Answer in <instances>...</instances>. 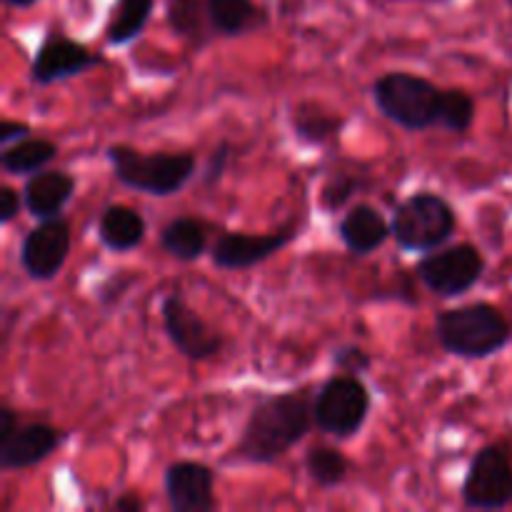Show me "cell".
<instances>
[{
    "instance_id": "6da1fadb",
    "label": "cell",
    "mask_w": 512,
    "mask_h": 512,
    "mask_svg": "<svg viewBox=\"0 0 512 512\" xmlns=\"http://www.w3.org/2000/svg\"><path fill=\"white\" fill-rule=\"evenodd\" d=\"M313 400L308 390H290L260 400L240 435L238 458L253 465L283 458L310 433V425L315 423Z\"/></svg>"
},
{
    "instance_id": "7a4b0ae2",
    "label": "cell",
    "mask_w": 512,
    "mask_h": 512,
    "mask_svg": "<svg viewBox=\"0 0 512 512\" xmlns=\"http://www.w3.org/2000/svg\"><path fill=\"white\" fill-rule=\"evenodd\" d=\"M435 338L445 353L480 360L500 353L510 340L505 315L490 303H470L435 318Z\"/></svg>"
},
{
    "instance_id": "3957f363",
    "label": "cell",
    "mask_w": 512,
    "mask_h": 512,
    "mask_svg": "<svg viewBox=\"0 0 512 512\" xmlns=\"http://www.w3.org/2000/svg\"><path fill=\"white\" fill-rule=\"evenodd\" d=\"M108 160L125 188L165 198L180 193L195 173L190 153H138L130 145H110Z\"/></svg>"
},
{
    "instance_id": "277c9868",
    "label": "cell",
    "mask_w": 512,
    "mask_h": 512,
    "mask_svg": "<svg viewBox=\"0 0 512 512\" xmlns=\"http://www.w3.org/2000/svg\"><path fill=\"white\" fill-rule=\"evenodd\" d=\"M375 105L385 118L398 123L405 130L430 128L440 123V103L443 90L435 88L430 80L413 73H388L375 80Z\"/></svg>"
},
{
    "instance_id": "5b68a950",
    "label": "cell",
    "mask_w": 512,
    "mask_h": 512,
    "mask_svg": "<svg viewBox=\"0 0 512 512\" xmlns=\"http://www.w3.org/2000/svg\"><path fill=\"white\" fill-rule=\"evenodd\" d=\"M393 238L408 253H430L455 230V210L435 193H415L398 205L393 215Z\"/></svg>"
},
{
    "instance_id": "8992f818",
    "label": "cell",
    "mask_w": 512,
    "mask_h": 512,
    "mask_svg": "<svg viewBox=\"0 0 512 512\" xmlns=\"http://www.w3.org/2000/svg\"><path fill=\"white\" fill-rule=\"evenodd\" d=\"M368 410L370 393L355 375H335L313 400L315 425L335 438H353L365 425Z\"/></svg>"
},
{
    "instance_id": "52a82bcc",
    "label": "cell",
    "mask_w": 512,
    "mask_h": 512,
    "mask_svg": "<svg viewBox=\"0 0 512 512\" xmlns=\"http://www.w3.org/2000/svg\"><path fill=\"white\" fill-rule=\"evenodd\" d=\"M415 273L428 290L440 298H458L468 293L485 273V260L475 245L463 243L430 253L415 265Z\"/></svg>"
},
{
    "instance_id": "ba28073f",
    "label": "cell",
    "mask_w": 512,
    "mask_h": 512,
    "mask_svg": "<svg viewBox=\"0 0 512 512\" xmlns=\"http://www.w3.org/2000/svg\"><path fill=\"white\" fill-rule=\"evenodd\" d=\"M463 503L473 510H503L512 503V463L500 445H488L470 463Z\"/></svg>"
},
{
    "instance_id": "9c48e42d",
    "label": "cell",
    "mask_w": 512,
    "mask_h": 512,
    "mask_svg": "<svg viewBox=\"0 0 512 512\" xmlns=\"http://www.w3.org/2000/svg\"><path fill=\"white\" fill-rule=\"evenodd\" d=\"M70 253V223L65 218L40 220L20 245V265L33 280H53Z\"/></svg>"
},
{
    "instance_id": "30bf717a",
    "label": "cell",
    "mask_w": 512,
    "mask_h": 512,
    "mask_svg": "<svg viewBox=\"0 0 512 512\" xmlns=\"http://www.w3.org/2000/svg\"><path fill=\"white\" fill-rule=\"evenodd\" d=\"M163 325L175 348L190 360H208L220 350L223 340L208 328L203 318L180 295H165L160 305Z\"/></svg>"
},
{
    "instance_id": "8fae6325",
    "label": "cell",
    "mask_w": 512,
    "mask_h": 512,
    "mask_svg": "<svg viewBox=\"0 0 512 512\" xmlns=\"http://www.w3.org/2000/svg\"><path fill=\"white\" fill-rule=\"evenodd\" d=\"M100 63H103V58L90 53L88 45L65 38L60 33H50L38 48V53H35L30 73H33L35 83L50 85L65 78H75V75L85 73V70L95 68Z\"/></svg>"
},
{
    "instance_id": "7c38bea8",
    "label": "cell",
    "mask_w": 512,
    "mask_h": 512,
    "mask_svg": "<svg viewBox=\"0 0 512 512\" xmlns=\"http://www.w3.org/2000/svg\"><path fill=\"white\" fill-rule=\"evenodd\" d=\"M295 238V228L278 230L270 235H248V233H225L213 245V263L223 270H248L263 260L273 258Z\"/></svg>"
},
{
    "instance_id": "4fadbf2b",
    "label": "cell",
    "mask_w": 512,
    "mask_h": 512,
    "mask_svg": "<svg viewBox=\"0 0 512 512\" xmlns=\"http://www.w3.org/2000/svg\"><path fill=\"white\" fill-rule=\"evenodd\" d=\"M165 495L175 512H210L215 508L213 470L193 460L173 463L165 470Z\"/></svg>"
},
{
    "instance_id": "5bb4252c",
    "label": "cell",
    "mask_w": 512,
    "mask_h": 512,
    "mask_svg": "<svg viewBox=\"0 0 512 512\" xmlns=\"http://www.w3.org/2000/svg\"><path fill=\"white\" fill-rule=\"evenodd\" d=\"M65 433L50 428L45 423H28L15 428L5 440H0V468L3 470H25L43 463L55 453Z\"/></svg>"
},
{
    "instance_id": "9a60e30c",
    "label": "cell",
    "mask_w": 512,
    "mask_h": 512,
    "mask_svg": "<svg viewBox=\"0 0 512 512\" xmlns=\"http://www.w3.org/2000/svg\"><path fill=\"white\" fill-rule=\"evenodd\" d=\"M75 180L65 170H38L23 188V203L38 220L58 218L65 203L73 198Z\"/></svg>"
},
{
    "instance_id": "2e32d148",
    "label": "cell",
    "mask_w": 512,
    "mask_h": 512,
    "mask_svg": "<svg viewBox=\"0 0 512 512\" xmlns=\"http://www.w3.org/2000/svg\"><path fill=\"white\" fill-rule=\"evenodd\" d=\"M338 233L343 238V243L348 245L350 253L370 255L388 240V235H393V228L385 223V218L373 205H355L340 220Z\"/></svg>"
},
{
    "instance_id": "e0dca14e",
    "label": "cell",
    "mask_w": 512,
    "mask_h": 512,
    "mask_svg": "<svg viewBox=\"0 0 512 512\" xmlns=\"http://www.w3.org/2000/svg\"><path fill=\"white\" fill-rule=\"evenodd\" d=\"M98 233L105 248L113 253H128L143 243L145 220L128 205H110L100 215Z\"/></svg>"
},
{
    "instance_id": "ac0fdd59",
    "label": "cell",
    "mask_w": 512,
    "mask_h": 512,
    "mask_svg": "<svg viewBox=\"0 0 512 512\" xmlns=\"http://www.w3.org/2000/svg\"><path fill=\"white\" fill-rule=\"evenodd\" d=\"M205 10L210 28L225 38L250 33L265 23L263 10L255 8L250 0H208Z\"/></svg>"
},
{
    "instance_id": "d6986e66",
    "label": "cell",
    "mask_w": 512,
    "mask_h": 512,
    "mask_svg": "<svg viewBox=\"0 0 512 512\" xmlns=\"http://www.w3.org/2000/svg\"><path fill=\"white\" fill-rule=\"evenodd\" d=\"M160 245L173 258L193 263L208 248V233L195 218H175L160 233Z\"/></svg>"
},
{
    "instance_id": "ffe728a7",
    "label": "cell",
    "mask_w": 512,
    "mask_h": 512,
    "mask_svg": "<svg viewBox=\"0 0 512 512\" xmlns=\"http://www.w3.org/2000/svg\"><path fill=\"white\" fill-rule=\"evenodd\" d=\"M55 155H58V148H55V143H50V140L25 138L20 140V143L3 148L0 165H3L5 173L10 175H33L38 173V170H43Z\"/></svg>"
},
{
    "instance_id": "44dd1931",
    "label": "cell",
    "mask_w": 512,
    "mask_h": 512,
    "mask_svg": "<svg viewBox=\"0 0 512 512\" xmlns=\"http://www.w3.org/2000/svg\"><path fill=\"white\" fill-rule=\"evenodd\" d=\"M153 13V0H120L108 25V43L125 45L138 38Z\"/></svg>"
},
{
    "instance_id": "7402d4cb",
    "label": "cell",
    "mask_w": 512,
    "mask_h": 512,
    "mask_svg": "<svg viewBox=\"0 0 512 512\" xmlns=\"http://www.w3.org/2000/svg\"><path fill=\"white\" fill-rule=\"evenodd\" d=\"M305 468H308L310 478L325 490L338 488L348 478V460H345V455L340 450L328 448V445L310 448L308 455H305Z\"/></svg>"
},
{
    "instance_id": "603a6c76",
    "label": "cell",
    "mask_w": 512,
    "mask_h": 512,
    "mask_svg": "<svg viewBox=\"0 0 512 512\" xmlns=\"http://www.w3.org/2000/svg\"><path fill=\"white\" fill-rule=\"evenodd\" d=\"M293 123L295 133H298V138H303L305 143H323V140L333 138V135L343 128V118L323 113V110L315 108V105H300Z\"/></svg>"
},
{
    "instance_id": "cb8c5ba5",
    "label": "cell",
    "mask_w": 512,
    "mask_h": 512,
    "mask_svg": "<svg viewBox=\"0 0 512 512\" xmlns=\"http://www.w3.org/2000/svg\"><path fill=\"white\" fill-rule=\"evenodd\" d=\"M168 23L183 38L205 43V20L200 0H168Z\"/></svg>"
},
{
    "instance_id": "d4e9b609",
    "label": "cell",
    "mask_w": 512,
    "mask_h": 512,
    "mask_svg": "<svg viewBox=\"0 0 512 512\" xmlns=\"http://www.w3.org/2000/svg\"><path fill=\"white\" fill-rule=\"evenodd\" d=\"M475 103L465 90L450 88L443 90V103H440V125L453 133H465L473 125Z\"/></svg>"
},
{
    "instance_id": "484cf974",
    "label": "cell",
    "mask_w": 512,
    "mask_h": 512,
    "mask_svg": "<svg viewBox=\"0 0 512 512\" xmlns=\"http://www.w3.org/2000/svg\"><path fill=\"white\" fill-rule=\"evenodd\" d=\"M360 188V180L350 178L348 173H338L330 178V183L323 188V205L328 210H338L350 200V195Z\"/></svg>"
},
{
    "instance_id": "4316f807",
    "label": "cell",
    "mask_w": 512,
    "mask_h": 512,
    "mask_svg": "<svg viewBox=\"0 0 512 512\" xmlns=\"http://www.w3.org/2000/svg\"><path fill=\"white\" fill-rule=\"evenodd\" d=\"M335 368H340L348 375H363L370 370V355L365 353L363 348H355V345H348V348H340L338 353L333 355Z\"/></svg>"
},
{
    "instance_id": "83f0119b",
    "label": "cell",
    "mask_w": 512,
    "mask_h": 512,
    "mask_svg": "<svg viewBox=\"0 0 512 512\" xmlns=\"http://www.w3.org/2000/svg\"><path fill=\"white\" fill-rule=\"evenodd\" d=\"M228 155H230V145H220L218 150L213 153V158H210V165L208 170H205V183L213 185L218 183L220 178H223V170H225V163H228Z\"/></svg>"
},
{
    "instance_id": "f1b7e54d",
    "label": "cell",
    "mask_w": 512,
    "mask_h": 512,
    "mask_svg": "<svg viewBox=\"0 0 512 512\" xmlns=\"http://www.w3.org/2000/svg\"><path fill=\"white\" fill-rule=\"evenodd\" d=\"M20 210V198L13 188L3 185L0 188V223H10V220L18 215Z\"/></svg>"
},
{
    "instance_id": "f546056e",
    "label": "cell",
    "mask_w": 512,
    "mask_h": 512,
    "mask_svg": "<svg viewBox=\"0 0 512 512\" xmlns=\"http://www.w3.org/2000/svg\"><path fill=\"white\" fill-rule=\"evenodd\" d=\"M28 133H30V125L5 120V123H0V145H3V148H8V145L20 143V140L28 138Z\"/></svg>"
},
{
    "instance_id": "4dcf8cb0",
    "label": "cell",
    "mask_w": 512,
    "mask_h": 512,
    "mask_svg": "<svg viewBox=\"0 0 512 512\" xmlns=\"http://www.w3.org/2000/svg\"><path fill=\"white\" fill-rule=\"evenodd\" d=\"M15 428H18V415L10 408H0V440L8 438Z\"/></svg>"
},
{
    "instance_id": "1f68e13d",
    "label": "cell",
    "mask_w": 512,
    "mask_h": 512,
    "mask_svg": "<svg viewBox=\"0 0 512 512\" xmlns=\"http://www.w3.org/2000/svg\"><path fill=\"white\" fill-rule=\"evenodd\" d=\"M115 508H118L120 512H140V510H145V503L140 498L128 495V498H120L118 503H115Z\"/></svg>"
},
{
    "instance_id": "d6a6232c",
    "label": "cell",
    "mask_w": 512,
    "mask_h": 512,
    "mask_svg": "<svg viewBox=\"0 0 512 512\" xmlns=\"http://www.w3.org/2000/svg\"><path fill=\"white\" fill-rule=\"evenodd\" d=\"M8 5H13V8H30L33 3H38V0H5Z\"/></svg>"
}]
</instances>
